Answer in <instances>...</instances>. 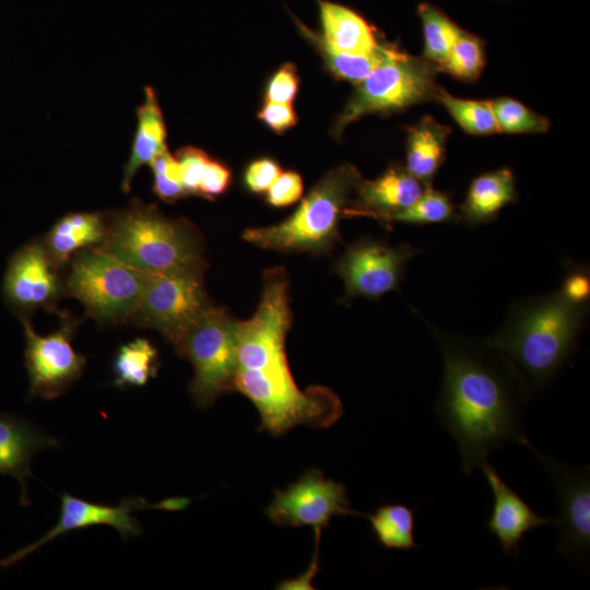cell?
<instances>
[{
	"label": "cell",
	"instance_id": "6da1fadb",
	"mask_svg": "<svg viewBox=\"0 0 590 590\" xmlns=\"http://www.w3.org/2000/svg\"><path fill=\"white\" fill-rule=\"evenodd\" d=\"M415 312L441 352L435 412L458 445L464 473L509 441L528 446L523 412L531 397L507 358L484 339L446 331Z\"/></svg>",
	"mask_w": 590,
	"mask_h": 590
},
{
	"label": "cell",
	"instance_id": "7a4b0ae2",
	"mask_svg": "<svg viewBox=\"0 0 590 590\" xmlns=\"http://www.w3.org/2000/svg\"><path fill=\"white\" fill-rule=\"evenodd\" d=\"M589 307L567 304L555 291L517 299L500 328L484 339L521 377L530 397L558 374L577 349Z\"/></svg>",
	"mask_w": 590,
	"mask_h": 590
},
{
	"label": "cell",
	"instance_id": "3957f363",
	"mask_svg": "<svg viewBox=\"0 0 590 590\" xmlns=\"http://www.w3.org/2000/svg\"><path fill=\"white\" fill-rule=\"evenodd\" d=\"M102 247L143 273L204 267L196 228L187 220L167 217L156 205L137 198L126 208L107 213Z\"/></svg>",
	"mask_w": 590,
	"mask_h": 590
},
{
	"label": "cell",
	"instance_id": "277c9868",
	"mask_svg": "<svg viewBox=\"0 0 590 590\" xmlns=\"http://www.w3.org/2000/svg\"><path fill=\"white\" fill-rule=\"evenodd\" d=\"M362 176L352 164L328 172L283 222L248 228L243 238L260 248L281 252L322 253L339 238V223Z\"/></svg>",
	"mask_w": 590,
	"mask_h": 590
},
{
	"label": "cell",
	"instance_id": "5b68a950",
	"mask_svg": "<svg viewBox=\"0 0 590 590\" xmlns=\"http://www.w3.org/2000/svg\"><path fill=\"white\" fill-rule=\"evenodd\" d=\"M235 391L255 404L260 428L272 435H282L298 425L329 427L343 414L342 402L330 388L299 389L287 362L261 369L238 367Z\"/></svg>",
	"mask_w": 590,
	"mask_h": 590
},
{
	"label": "cell",
	"instance_id": "8992f818",
	"mask_svg": "<svg viewBox=\"0 0 590 590\" xmlns=\"http://www.w3.org/2000/svg\"><path fill=\"white\" fill-rule=\"evenodd\" d=\"M437 67L400 48L356 84L345 107L337 117L332 135L340 139L351 123L365 115H388L411 106L437 102Z\"/></svg>",
	"mask_w": 590,
	"mask_h": 590
},
{
	"label": "cell",
	"instance_id": "52a82bcc",
	"mask_svg": "<svg viewBox=\"0 0 590 590\" xmlns=\"http://www.w3.org/2000/svg\"><path fill=\"white\" fill-rule=\"evenodd\" d=\"M145 281V273L127 264L102 246L72 257L63 281L64 294L76 298L99 322L130 320Z\"/></svg>",
	"mask_w": 590,
	"mask_h": 590
},
{
	"label": "cell",
	"instance_id": "ba28073f",
	"mask_svg": "<svg viewBox=\"0 0 590 590\" xmlns=\"http://www.w3.org/2000/svg\"><path fill=\"white\" fill-rule=\"evenodd\" d=\"M179 356L193 366L189 392L200 409H206L223 393L235 391L238 370L235 320L211 306L175 345Z\"/></svg>",
	"mask_w": 590,
	"mask_h": 590
},
{
	"label": "cell",
	"instance_id": "9c48e42d",
	"mask_svg": "<svg viewBox=\"0 0 590 590\" xmlns=\"http://www.w3.org/2000/svg\"><path fill=\"white\" fill-rule=\"evenodd\" d=\"M203 269L145 273L140 300L130 320L158 331L175 346L212 306L203 285Z\"/></svg>",
	"mask_w": 590,
	"mask_h": 590
},
{
	"label": "cell",
	"instance_id": "30bf717a",
	"mask_svg": "<svg viewBox=\"0 0 590 590\" xmlns=\"http://www.w3.org/2000/svg\"><path fill=\"white\" fill-rule=\"evenodd\" d=\"M292 322L288 280L283 268L266 271L253 316L235 321L238 367L261 369L287 362L285 340Z\"/></svg>",
	"mask_w": 590,
	"mask_h": 590
},
{
	"label": "cell",
	"instance_id": "8fae6325",
	"mask_svg": "<svg viewBox=\"0 0 590 590\" xmlns=\"http://www.w3.org/2000/svg\"><path fill=\"white\" fill-rule=\"evenodd\" d=\"M25 334V367L30 398L52 400L66 393L86 366L84 355L72 345L75 322L68 315L61 326L47 335L38 334L30 318L21 319Z\"/></svg>",
	"mask_w": 590,
	"mask_h": 590
},
{
	"label": "cell",
	"instance_id": "7c38bea8",
	"mask_svg": "<svg viewBox=\"0 0 590 590\" xmlns=\"http://www.w3.org/2000/svg\"><path fill=\"white\" fill-rule=\"evenodd\" d=\"M547 471L558 502L557 552L578 567H588L590 552V470L576 468L527 446Z\"/></svg>",
	"mask_w": 590,
	"mask_h": 590
},
{
	"label": "cell",
	"instance_id": "4fadbf2b",
	"mask_svg": "<svg viewBox=\"0 0 590 590\" xmlns=\"http://www.w3.org/2000/svg\"><path fill=\"white\" fill-rule=\"evenodd\" d=\"M357 515L362 514L351 507L345 486L317 469L306 471L285 489H276L267 508V516L278 526H309L321 532L335 516Z\"/></svg>",
	"mask_w": 590,
	"mask_h": 590
},
{
	"label": "cell",
	"instance_id": "5bb4252c",
	"mask_svg": "<svg viewBox=\"0 0 590 590\" xmlns=\"http://www.w3.org/2000/svg\"><path fill=\"white\" fill-rule=\"evenodd\" d=\"M59 266L43 240H32L13 252L3 276L2 294L7 306L20 318L37 309L51 310L64 294Z\"/></svg>",
	"mask_w": 590,
	"mask_h": 590
},
{
	"label": "cell",
	"instance_id": "9a60e30c",
	"mask_svg": "<svg viewBox=\"0 0 590 590\" xmlns=\"http://www.w3.org/2000/svg\"><path fill=\"white\" fill-rule=\"evenodd\" d=\"M420 251L409 244L393 247L368 238L354 243L337 263L345 297L376 299L398 290L408 262Z\"/></svg>",
	"mask_w": 590,
	"mask_h": 590
},
{
	"label": "cell",
	"instance_id": "2e32d148",
	"mask_svg": "<svg viewBox=\"0 0 590 590\" xmlns=\"http://www.w3.org/2000/svg\"><path fill=\"white\" fill-rule=\"evenodd\" d=\"M181 502L168 505L162 503L152 506L142 497H128L123 498L119 505L110 506L86 502L64 492L60 496V515L57 523L37 541L1 558L0 567L7 568L17 564L44 544L51 542L60 535L67 534L73 530L85 529L93 526L104 524L113 527L118 531L122 540L126 541L129 538L138 536L141 533V526L132 515L134 511L145 508H162L160 506L169 509L174 507L179 508Z\"/></svg>",
	"mask_w": 590,
	"mask_h": 590
},
{
	"label": "cell",
	"instance_id": "e0dca14e",
	"mask_svg": "<svg viewBox=\"0 0 590 590\" xmlns=\"http://www.w3.org/2000/svg\"><path fill=\"white\" fill-rule=\"evenodd\" d=\"M424 188L405 166L393 163L377 178L359 181L345 216H370L390 224L391 216L414 203Z\"/></svg>",
	"mask_w": 590,
	"mask_h": 590
},
{
	"label": "cell",
	"instance_id": "ac0fdd59",
	"mask_svg": "<svg viewBox=\"0 0 590 590\" xmlns=\"http://www.w3.org/2000/svg\"><path fill=\"white\" fill-rule=\"evenodd\" d=\"M482 470L494 496L493 508L487 519L489 532L498 540L506 555H516L519 544L527 532L541 526L555 522L553 518L538 515L500 477L488 463L483 462Z\"/></svg>",
	"mask_w": 590,
	"mask_h": 590
},
{
	"label": "cell",
	"instance_id": "d6986e66",
	"mask_svg": "<svg viewBox=\"0 0 590 590\" xmlns=\"http://www.w3.org/2000/svg\"><path fill=\"white\" fill-rule=\"evenodd\" d=\"M60 440L38 429L30 421L0 413V475L15 477L21 485L20 504L28 506L27 481L31 463L38 452L57 448Z\"/></svg>",
	"mask_w": 590,
	"mask_h": 590
},
{
	"label": "cell",
	"instance_id": "ffe728a7",
	"mask_svg": "<svg viewBox=\"0 0 590 590\" xmlns=\"http://www.w3.org/2000/svg\"><path fill=\"white\" fill-rule=\"evenodd\" d=\"M517 200L516 178L510 168L485 172L471 180L458 209V221L469 227L491 223Z\"/></svg>",
	"mask_w": 590,
	"mask_h": 590
},
{
	"label": "cell",
	"instance_id": "44dd1931",
	"mask_svg": "<svg viewBox=\"0 0 590 590\" xmlns=\"http://www.w3.org/2000/svg\"><path fill=\"white\" fill-rule=\"evenodd\" d=\"M320 36L335 50L365 55L375 51L384 42L377 31L361 13L330 0H317Z\"/></svg>",
	"mask_w": 590,
	"mask_h": 590
},
{
	"label": "cell",
	"instance_id": "7402d4cb",
	"mask_svg": "<svg viewBox=\"0 0 590 590\" xmlns=\"http://www.w3.org/2000/svg\"><path fill=\"white\" fill-rule=\"evenodd\" d=\"M137 125L129 158L123 168L121 189L129 192L138 170L150 165L166 145L167 130L156 91L146 85L143 102L135 109Z\"/></svg>",
	"mask_w": 590,
	"mask_h": 590
},
{
	"label": "cell",
	"instance_id": "603a6c76",
	"mask_svg": "<svg viewBox=\"0 0 590 590\" xmlns=\"http://www.w3.org/2000/svg\"><path fill=\"white\" fill-rule=\"evenodd\" d=\"M107 233V213L72 212L60 217L43 243L59 266H64L79 251L102 246Z\"/></svg>",
	"mask_w": 590,
	"mask_h": 590
},
{
	"label": "cell",
	"instance_id": "cb8c5ba5",
	"mask_svg": "<svg viewBox=\"0 0 590 590\" xmlns=\"http://www.w3.org/2000/svg\"><path fill=\"white\" fill-rule=\"evenodd\" d=\"M450 129L427 115L406 131L405 168L425 187L432 182L446 158Z\"/></svg>",
	"mask_w": 590,
	"mask_h": 590
},
{
	"label": "cell",
	"instance_id": "d4e9b609",
	"mask_svg": "<svg viewBox=\"0 0 590 590\" xmlns=\"http://www.w3.org/2000/svg\"><path fill=\"white\" fill-rule=\"evenodd\" d=\"M292 17L303 37L316 47L329 72L337 79L349 81L355 85L365 80L399 49L393 44L384 42L370 54L342 52L327 45L318 32L308 27L294 15Z\"/></svg>",
	"mask_w": 590,
	"mask_h": 590
},
{
	"label": "cell",
	"instance_id": "484cf974",
	"mask_svg": "<svg viewBox=\"0 0 590 590\" xmlns=\"http://www.w3.org/2000/svg\"><path fill=\"white\" fill-rule=\"evenodd\" d=\"M156 347L138 338L121 345L113 361L114 385L120 388L142 387L155 377L158 369Z\"/></svg>",
	"mask_w": 590,
	"mask_h": 590
},
{
	"label": "cell",
	"instance_id": "4316f807",
	"mask_svg": "<svg viewBox=\"0 0 590 590\" xmlns=\"http://www.w3.org/2000/svg\"><path fill=\"white\" fill-rule=\"evenodd\" d=\"M381 546L410 551L420 546L414 539V510L403 504H385L374 514L365 515Z\"/></svg>",
	"mask_w": 590,
	"mask_h": 590
},
{
	"label": "cell",
	"instance_id": "83f0119b",
	"mask_svg": "<svg viewBox=\"0 0 590 590\" xmlns=\"http://www.w3.org/2000/svg\"><path fill=\"white\" fill-rule=\"evenodd\" d=\"M417 15L424 37L422 58L437 67L446 59L463 28L429 2L418 3Z\"/></svg>",
	"mask_w": 590,
	"mask_h": 590
},
{
	"label": "cell",
	"instance_id": "f1b7e54d",
	"mask_svg": "<svg viewBox=\"0 0 590 590\" xmlns=\"http://www.w3.org/2000/svg\"><path fill=\"white\" fill-rule=\"evenodd\" d=\"M437 102L467 133L476 137L499 133L492 101L461 98L440 87Z\"/></svg>",
	"mask_w": 590,
	"mask_h": 590
},
{
	"label": "cell",
	"instance_id": "f546056e",
	"mask_svg": "<svg viewBox=\"0 0 590 590\" xmlns=\"http://www.w3.org/2000/svg\"><path fill=\"white\" fill-rule=\"evenodd\" d=\"M485 62L483 39L463 30L437 69L456 80L471 83L481 76Z\"/></svg>",
	"mask_w": 590,
	"mask_h": 590
},
{
	"label": "cell",
	"instance_id": "4dcf8cb0",
	"mask_svg": "<svg viewBox=\"0 0 590 590\" xmlns=\"http://www.w3.org/2000/svg\"><path fill=\"white\" fill-rule=\"evenodd\" d=\"M393 222L428 225L459 221L458 212L450 197L432 186H427L414 203L391 216L390 223Z\"/></svg>",
	"mask_w": 590,
	"mask_h": 590
},
{
	"label": "cell",
	"instance_id": "1f68e13d",
	"mask_svg": "<svg viewBox=\"0 0 590 590\" xmlns=\"http://www.w3.org/2000/svg\"><path fill=\"white\" fill-rule=\"evenodd\" d=\"M492 101L499 133L532 134L550 130L551 121L518 99L503 96Z\"/></svg>",
	"mask_w": 590,
	"mask_h": 590
},
{
	"label": "cell",
	"instance_id": "d6a6232c",
	"mask_svg": "<svg viewBox=\"0 0 590 590\" xmlns=\"http://www.w3.org/2000/svg\"><path fill=\"white\" fill-rule=\"evenodd\" d=\"M149 166L153 174L152 189L158 199L173 203L187 197L181 184L179 163L168 148L157 154Z\"/></svg>",
	"mask_w": 590,
	"mask_h": 590
},
{
	"label": "cell",
	"instance_id": "836d02e7",
	"mask_svg": "<svg viewBox=\"0 0 590 590\" xmlns=\"http://www.w3.org/2000/svg\"><path fill=\"white\" fill-rule=\"evenodd\" d=\"M558 295L575 307H589L590 299V271L589 267L565 261V275L558 290Z\"/></svg>",
	"mask_w": 590,
	"mask_h": 590
},
{
	"label": "cell",
	"instance_id": "e575fe53",
	"mask_svg": "<svg viewBox=\"0 0 590 590\" xmlns=\"http://www.w3.org/2000/svg\"><path fill=\"white\" fill-rule=\"evenodd\" d=\"M179 163L181 184L188 196H198L199 185L211 158L208 153L196 146H184L174 154Z\"/></svg>",
	"mask_w": 590,
	"mask_h": 590
},
{
	"label": "cell",
	"instance_id": "d590c367",
	"mask_svg": "<svg viewBox=\"0 0 590 590\" xmlns=\"http://www.w3.org/2000/svg\"><path fill=\"white\" fill-rule=\"evenodd\" d=\"M299 85L294 63L286 62L282 64L269 79L264 101L270 103L292 104L296 97Z\"/></svg>",
	"mask_w": 590,
	"mask_h": 590
},
{
	"label": "cell",
	"instance_id": "8d00e7d4",
	"mask_svg": "<svg viewBox=\"0 0 590 590\" xmlns=\"http://www.w3.org/2000/svg\"><path fill=\"white\" fill-rule=\"evenodd\" d=\"M266 192L270 205L274 208L292 205L303 196V179L296 172L281 173Z\"/></svg>",
	"mask_w": 590,
	"mask_h": 590
},
{
	"label": "cell",
	"instance_id": "74e56055",
	"mask_svg": "<svg viewBox=\"0 0 590 590\" xmlns=\"http://www.w3.org/2000/svg\"><path fill=\"white\" fill-rule=\"evenodd\" d=\"M281 173L280 165L272 158H259L247 166L244 182L251 192H266Z\"/></svg>",
	"mask_w": 590,
	"mask_h": 590
},
{
	"label": "cell",
	"instance_id": "f35d334b",
	"mask_svg": "<svg viewBox=\"0 0 590 590\" xmlns=\"http://www.w3.org/2000/svg\"><path fill=\"white\" fill-rule=\"evenodd\" d=\"M232 173L223 163L210 158L203 172L198 196L214 199L223 194L229 187Z\"/></svg>",
	"mask_w": 590,
	"mask_h": 590
},
{
	"label": "cell",
	"instance_id": "ab89813d",
	"mask_svg": "<svg viewBox=\"0 0 590 590\" xmlns=\"http://www.w3.org/2000/svg\"><path fill=\"white\" fill-rule=\"evenodd\" d=\"M258 118L275 133H283L297 123L292 104L264 102Z\"/></svg>",
	"mask_w": 590,
	"mask_h": 590
},
{
	"label": "cell",
	"instance_id": "60d3db41",
	"mask_svg": "<svg viewBox=\"0 0 590 590\" xmlns=\"http://www.w3.org/2000/svg\"><path fill=\"white\" fill-rule=\"evenodd\" d=\"M321 538V531H315V553L314 558L308 567V569L305 571V574H302L300 576L294 578L284 580L281 583H279V589H314L311 586V581L315 577V575L319 570V556H318V545Z\"/></svg>",
	"mask_w": 590,
	"mask_h": 590
}]
</instances>
